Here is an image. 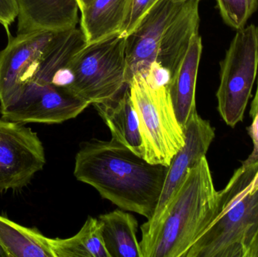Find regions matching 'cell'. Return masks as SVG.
Here are the masks:
<instances>
[{"label":"cell","mask_w":258,"mask_h":257,"mask_svg":"<svg viewBox=\"0 0 258 257\" xmlns=\"http://www.w3.org/2000/svg\"><path fill=\"white\" fill-rule=\"evenodd\" d=\"M168 167L151 164L118 143L92 139L80 144L74 176L124 211L151 220Z\"/></svg>","instance_id":"6da1fadb"},{"label":"cell","mask_w":258,"mask_h":257,"mask_svg":"<svg viewBox=\"0 0 258 257\" xmlns=\"http://www.w3.org/2000/svg\"><path fill=\"white\" fill-rule=\"evenodd\" d=\"M218 192L206 156L187 170L150 235L142 257H184L215 216Z\"/></svg>","instance_id":"7a4b0ae2"},{"label":"cell","mask_w":258,"mask_h":257,"mask_svg":"<svg viewBox=\"0 0 258 257\" xmlns=\"http://www.w3.org/2000/svg\"><path fill=\"white\" fill-rule=\"evenodd\" d=\"M257 162L242 164L218 192L212 222L184 257H245L258 228V190L251 191Z\"/></svg>","instance_id":"3957f363"},{"label":"cell","mask_w":258,"mask_h":257,"mask_svg":"<svg viewBox=\"0 0 258 257\" xmlns=\"http://www.w3.org/2000/svg\"><path fill=\"white\" fill-rule=\"evenodd\" d=\"M125 43L126 36L119 33L86 45L54 74L50 84L90 105L114 99L128 85Z\"/></svg>","instance_id":"277c9868"},{"label":"cell","mask_w":258,"mask_h":257,"mask_svg":"<svg viewBox=\"0 0 258 257\" xmlns=\"http://www.w3.org/2000/svg\"><path fill=\"white\" fill-rule=\"evenodd\" d=\"M131 98L138 116L144 158L151 164L169 167L185 143L168 84H158L137 75L129 83Z\"/></svg>","instance_id":"5b68a950"},{"label":"cell","mask_w":258,"mask_h":257,"mask_svg":"<svg viewBox=\"0 0 258 257\" xmlns=\"http://www.w3.org/2000/svg\"><path fill=\"white\" fill-rule=\"evenodd\" d=\"M258 71V27L237 30L221 63L218 110L228 126L243 120Z\"/></svg>","instance_id":"8992f818"},{"label":"cell","mask_w":258,"mask_h":257,"mask_svg":"<svg viewBox=\"0 0 258 257\" xmlns=\"http://www.w3.org/2000/svg\"><path fill=\"white\" fill-rule=\"evenodd\" d=\"M45 164L37 134L24 124L0 119V193L25 187Z\"/></svg>","instance_id":"52a82bcc"},{"label":"cell","mask_w":258,"mask_h":257,"mask_svg":"<svg viewBox=\"0 0 258 257\" xmlns=\"http://www.w3.org/2000/svg\"><path fill=\"white\" fill-rule=\"evenodd\" d=\"M89 105L68 91L28 81L18 99L0 111L3 119L24 125L60 124L77 117Z\"/></svg>","instance_id":"ba28073f"},{"label":"cell","mask_w":258,"mask_h":257,"mask_svg":"<svg viewBox=\"0 0 258 257\" xmlns=\"http://www.w3.org/2000/svg\"><path fill=\"white\" fill-rule=\"evenodd\" d=\"M56 33L41 31L9 36L7 46L0 51V110L18 99Z\"/></svg>","instance_id":"9c48e42d"},{"label":"cell","mask_w":258,"mask_h":257,"mask_svg":"<svg viewBox=\"0 0 258 257\" xmlns=\"http://www.w3.org/2000/svg\"><path fill=\"white\" fill-rule=\"evenodd\" d=\"M183 131L184 145L171 160L153 217L141 226L142 239H145L153 232L187 170L206 156L215 137V128L210 122L203 119L197 111L188 120Z\"/></svg>","instance_id":"30bf717a"},{"label":"cell","mask_w":258,"mask_h":257,"mask_svg":"<svg viewBox=\"0 0 258 257\" xmlns=\"http://www.w3.org/2000/svg\"><path fill=\"white\" fill-rule=\"evenodd\" d=\"M183 3L158 0L138 27L126 36L125 79L129 84L137 75H147L157 62L164 30Z\"/></svg>","instance_id":"8fae6325"},{"label":"cell","mask_w":258,"mask_h":257,"mask_svg":"<svg viewBox=\"0 0 258 257\" xmlns=\"http://www.w3.org/2000/svg\"><path fill=\"white\" fill-rule=\"evenodd\" d=\"M18 34L60 32L76 28L80 10L77 0H15Z\"/></svg>","instance_id":"7c38bea8"},{"label":"cell","mask_w":258,"mask_h":257,"mask_svg":"<svg viewBox=\"0 0 258 257\" xmlns=\"http://www.w3.org/2000/svg\"><path fill=\"white\" fill-rule=\"evenodd\" d=\"M200 0H186L165 27L161 40L157 63L170 74V78L183 61L191 41L199 33Z\"/></svg>","instance_id":"4fadbf2b"},{"label":"cell","mask_w":258,"mask_h":257,"mask_svg":"<svg viewBox=\"0 0 258 257\" xmlns=\"http://www.w3.org/2000/svg\"><path fill=\"white\" fill-rule=\"evenodd\" d=\"M93 106L110 129L112 139L144 158L138 116L131 98L129 85L114 99Z\"/></svg>","instance_id":"5bb4252c"},{"label":"cell","mask_w":258,"mask_h":257,"mask_svg":"<svg viewBox=\"0 0 258 257\" xmlns=\"http://www.w3.org/2000/svg\"><path fill=\"white\" fill-rule=\"evenodd\" d=\"M202 51V39L197 33L192 38L183 61L168 83L176 116L183 128L197 112L196 87Z\"/></svg>","instance_id":"9a60e30c"},{"label":"cell","mask_w":258,"mask_h":257,"mask_svg":"<svg viewBox=\"0 0 258 257\" xmlns=\"http://www.w3.org/2000/svg\"><path fill=\"white\" fill-rule=\"evenodd\" d=\"M132 0H93L81 11L80 30L86 45L122 32Z\"/></svg>","instance_id":"2e32d148"},{"label":"cell","mask_w":258,"mask_h":257,"mask_svg":"<svg viewBox=\"0 0 258 257\" xmlns=\"http://www.w3.org/2000/svg\"><path fill=\"white\" fill-rule=\"evenodd\" d=\"M101 236L110 257H142L137 238L136 218L123 210H116L98 217Z\"/></svg>","instance_id":"e0dca14e"},{"label":"cell","mask_w":258,"mask_h":257,"mask_svg":"<svg viewBox=\"0 0 258 257\" xmlns=\"http://www.w3.org/2000/svg\"><path fill=\"white\" fill-rule=\"evenodd\" d=\"M0 244L9 257H54L48 238L0 215Z\"/></svg>","instance_id":"ac0fdd59"},{"label":"cell","mask_w":258,"mask_h":257,"mask_svg":"<svg viewBox=\"0 0 258 257\" xmlns=\"http://www.w3.org/2000/svg\"><path fill=\"white\" fill-rule=\"evenodd\" d=\"M54 257H110L98 219L89 217L78 233L69 238H49Z\"/></svg>","instance_id":"d6986e66"},{"label":"cell","mask_w":258,"mask_h":257,"mask_svg":"<svg viewBox=\"0 0 258 257\" xmlns=\"http://www.w3.org/2000/svg\"><path fill=\"white\" fill-rule=\"evenodd\" d=\"M224 22L236 30L244 28L257 11L258 0H215Z\"/></svg>","instance_id":"ffe728a7"},{"label":"cell","mask_w":258,"mask_h":257,"mask_svg":"<svg viewBox=\"0 0 258 257\" xmlns=\"http://www.w3.org/2000/svg\"><path fill=\"white\" fill-rule=\"evenodd\" d=\"M157 1L158 0H132L128 16L121 33L125 36L131 34Z\"/></svg>","instance_id":"44dd1931"},{"label":"cell","mask_w":258,"mask_h":257,"mask_svg":"<svg viewBox=\"0 0 258 257\" xmlns=\"http://www.w3.org/2000/svg\"><path fill=\"white\" fill-rule=\"evenodd\" d=\"M17 18V6L15 0H0V24L4 27L8 36H10L9 26Z\"/></svg>","instance_id":"7402d4cb"},{"label":"cell","mask_w":258,"mask_h":257,"mask_svg":"<svg viewBox=\"0 0 258 257\" xmlns=\"http://www.w3.org/2000/svg\"><path fill=\"white\" fill-rule=\"evenodd\" d=\"M250 116L253 121L251 126L248 128V132L253 142V146L258 149V81L255 96L251 104Z\"/></svg>","instance_id":"603a6c76"},{"label":"cell","mask_w":258,"mask_h":257,"mask_svg":"<svg viewBox=\"0 0 258 257\" xmlns=\"http://www.w3.org/2000/svg\"><path fill=\"white\" fill-rule=\"evenodd\" d=\"M245 257H258V228L251 240Z\"/></svg>","instance_id":"cb8c5ba5"},{"label":"cell","mask_w":258,"mask_h":257,"mask_svg":"<svg viewBox=\"0 0 258 257\" xmlns=\"http://www.w3.org/2000/svg\"><path fill=\"white\" fill-rule=\"evenodd\" d=\"M78 1L79 7H80V11L81 12L83 9H84L86 6H89L93 0H77Z\"/></svg>","instance_id":"d4e9b609"},{"label":"cell","mask_w":258,"mask_h":257,"mask_svg":"<svg viewBox=\"0 0 258 257\" xmlns=\"http://www.w3.org/2000/svg\"><path fill=\"white\" fill-rule=\"evenodd\" d=\"M258 190V170L256 173L255 177L252 181V186H251V191L255 192Z\"/></svg>","instance_id":"484cf974"},{"label":"cell","mask_w":258,"mask_h":257,"mask_svg":"<svg viewBox=\"0 0 258 257\" xmlns=\"http://www.w3.org/2000/svg\"><path fill=\"white\" fill-rule=\"evenodd\" d=\"M0 257H9L8 256L7 253L5 251L4 249L2 247L1 244H0Z\"/></svg>","instance_id":"4316f807"},{"label":"cell","mask_w":258,"mask_h":257,"mask_svg":"<svg viewBox=\"0 0 258 257\" xmlns=\"http://www.w3.org/2000/svg\"><path fill=\"white\" fill-rule=\"evenodd\" d=\"M174 3H183V2L186 1V0H172Z\"/></svg>","instance_id":"83f0119b"}]
</instances>
